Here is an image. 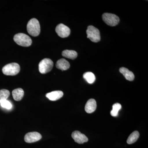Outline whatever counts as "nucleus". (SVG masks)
Segmentation results:
<instances>
[{
  "label": "nucleus",
  "mask_w": 148,
  "mask_h": 148,
  "mask_svg": "<svg viewBox=\"0 0 148 148\" xmlns=\"http://www.w3.org/2000/svg\"><path fill=\"white\" fill-rule=\"evenodd\" d=\"M27 30L29 34L33 36H37L40 34V27L36 18H33L29 20L27 25Z\"/></svg>",
  "instance_id": "nucleus-1"
},
{
  "label": "nucleus",
  "mask_w": 148,
  "mask_h": 148,
  "mask_svg": "<svg viewBox=\"0 0 148 148\" xmlns=\"http://www.w3.org/2000/svg\"><path fill=\"white\" fill-rule=\"evenodd\" d=\"M14 40L17 45L24 47L30 46L32 44L31 38L23 33L16 34L14 37Z\"/></svg>",
  "instance_id": "nucleus-2"
},
{
  "label": "nucleus",
  "mask_w": 148,
  "mask_h": 148,
  "mask_svg": "<svg viewBox=\"0 0 148 148\" xmlns=\"http://www.w3.org/2000/svg\"><path fill=\"white\" fill-rule=\"evenodd\" d=\"M20 66L15 63H11L3 67V73L6 75L14 76L17 75L20 71Z\"/></svg>",
  "instance_id": "nucleus-3"
},
{
  "label": "nucleus",
  "mask_w": 148,
  "mask_h": 148,
  "mask_svg": "<svg viewBox=\"0 0 148 148\" xmlns=\"http://www.w3.org/2000/svg\"><path fill=\"white\" fill-rule=\"evenodd\" d=\"M87 38L94 42H98L101 40L100 31L92 26H89L86 30Z\"/></svg>",
  "instance_id": "nucleus-4"
},
{
  "label": "nucleus",
  "mask_w": 148,
  "mask_h": 148,
  "mask_svg": "<svg viewBox=\"0 0 148 148\" xmlns=\"http://www.w3.org/2000/svg\"><path fill=\"white\" fill-rule=\"evenodd\" d=\"M53 66V62L51 59L44 58L39 64V70L41 73L46 74L51 71Z\"/></svg>",
  "instance_id": "nucleus-5"
},
{
  "label": "nucleus",
  "mask_w": 148,
  "mask_h": 148,
  "mask_svg": "<svg viewBox=\"0 0 148 148\" xmlns=\"http://www.w3.org/2000/svg\"><path fill=\"white\" fill-rule=\"evenodd\" d=\"M103 20L107 25L114 27L119 24L120 21L119 17L113 14L105 13L102 15Z\"/></svg>",
  "instance_id": "nucleus-6"
},
{
  "label": "nucleus",
  "mask_w": 148,
  "mask_h": 148,
  "mask_svg": "<svg viewBox=\"0 0 148 148\" xmlns=\"http://www.w3.org/2000/svg\"><path fill=\"white\" fill-rule=\"evenodd\" d=\"M56 32L59 37L62 38H67L71 34L70 28L63 24L57 25L56 28Z\"/></svg>",
  "instance_id": "nucleus-7"
},
{
  "label": "nucleus",
  "mask_w": 148,
  "mask_h": 148,
  "mask_svg": "<svg viewBox=\"0 0 148 148\" xmlns=\"http://www.w3.org/2000/svg\"><path fill=\"white\" fill-rule=\"evenodd\" d=\"M42 135L37 132H30L26 134L24 137V140L26 143H35L40 140Z\"/></svg>",
  "instance_id": "nucleus-8"
},
{
  "label": "nucleus",
  "mask_w": 148,
  "mask_h": 148,
  "mask_svg": "<svg viewBox=\"0 0 148 148\" xmlns=\"http://www.w3.org/2000/svg\"><path fill=\"white\" fill-rule=\"evenodd\" d=\"M72 137L76 143L79 144H83L88 141L87 137L79 131H75L73 132L72 134Z\"/></svg>",
  "instance_id": "nucleus-9"
},
{
  "label": "nucleus",
  "mask_w": 148,
  "mask_h": 148,
  "mask_svg": "<svg viewBox=\"0 0 148 148\" xmlns=\"http://www.w3.org/2000/svg\"><path fill=\"white\" fill-rule=\"evenodd\" d=\"M97 107L96 101L93 99H89L85 107L86 112L88 113H92L95 110Z\"/></svg>",
  "instance_id": "nucleus-10"
},
{
  "label": "nucleus",
  "mask_w": 148,
  "mask_h": 148,
  "mask_svg": "<svg viewBox=\"0 0 148 148\" xmlns=\"http://www.w3.org/2000/svg\"><path fill=\"white\" fill-rule=\"evenodd\" d=\"M64 93L62 91L56 90L47 93L46 96L51 101H56L63 97Z\"/></svg>",
  "instance_id": "nucleus-11"
},
{
  "label": "nucleus",
  "mask_w": 148,
  "mask_h": 148,
  "mask_svg": "<svg viewBox=\"0 0 148 148\" xmlns=\"http://www.w3.org/2000/svg\"><path fill=\"white\" fill-rule=\"evenodd\" d=\"M56 68L61 71H66L70 67V63L64 58H61L57 61L56 65Z\"/></svg>",
  "instance_id": "nucleus-12"
},
{
  "label": "nucleus",
  "mask_w": 148,
  "mask_h": 148,
  "mask_svg": "<svg viewBox=\"0 0 148 148\" xmlns=\"http://www.w3.org/2000/svg\"><path fill=\"white\" fill-rule=\"evenodd\" d=\"M119 71L123 75L125 78L129 81H132L135 78V76L132 72L124 67H122L119 69Z\"/></svg>",
  "instance_id": "nucleus-13"
},
{
  "label": "nucleus",
  "mask_w": 148,
  "mask_h": 148,
  "mask_svg": "<svg viewBox=\"0 0 148 148\" xmlns=\"http://www.w3.org/2000/svg\"><path fill=\"white\" fill-rule=\"evenodd\" d=\"M14 99L16 101H21L24 97V91L22 88H18L14 90L12 92Z\"/></svg>",
  "instance_id": "nucleus-14"
},
{
  "label": "nucleus",
  "mask_w": 148,
  "mask_h": 148,
  "mask_svg": "<svg viewBox=\"0 0 148 148\" xmlns=\"http://www.w3.org/2000/svg\"><path fill=\"white\" fill-rule=\"evenodd\" d=\"M62 55L64 57L74 60L77 56V53L75 51L65 50L62 52Z\"/></svg>",
  "instance_id": "nucleus-15"
},
{
  "label": "nucleus",
  "mask_w": 148,
  "mask_h": 148,
  "mask_svg": "<svg viewBox=\"0 0 148 148\" xmlns=\"http://www.w3.org/2000/svg\"><path fill=\"white\" fill-rule=\"evenodd\" d=\"M140 136L139 132L137 131H135L132 132L128 137L127 140V143L129 145L135 143L138 140Z\"/></svg>",
  "instance_id": "nucleus-16"
},
{
  "label": "nucleus",
  "mask_w": 148,
  "mask_h": 148,
  "mask_svg": "<svg viewBox=\"0 0 148 148\" xmlns=\"http://www.w3.org/2000/svg\"><path fill=\"white\" fill-rule=\"evenodd\" d=\"M83 77L88 83H93L95 81V77L94 74L91 72H88L85 73L83 75Z\"/></svg>",
  "instance_id": "nucleus-17"
},
{
  "label": "nucleus",
  "mask_w": 148,
  "mask_h": 148,
  "mask_svg": "<svg viewBox=\"0 0 148 148\" xmlns=\"http://www.w3.org/2000/svg\"><path fill=\"white\" fill-rule=\"evenodd\" d=\"M121 108V106L118 103L114 104L112 106V110L111 111L110 114L112 116L116 117L118 115L119 111Z\"/></svg>",
  "instance_id": "nucleus-18"
},
{
  "label": "nucleus",
  "mask_w": 148,
  "mask_h": 148,
  "mask_svg": "<svg viewBox=\"0 0 148 148\" xmlns=\"http://www.w3.org/2000/svg\"><path fill=\"white\" fill-rule=\"evenodd\" d=\"M10 95V92L8 90L3 89L0 90V102L4 100H7Z\"/></svg>",
  "instance_id": "nucleus-19"
},
{
  "label": "nucleus",
  "mask_w": 148,
  "mask_h": 148,
  "mask_svg": "<svg viewBox=\"0 0 148 148\" xmlns=\"http://www.w3.org/2000/svg\"><path fill=\"white\" fill-rule=\"evenodd\" d=\"M0 105L2 108L8 109V110H10L12 108V105L11 103L7 100L1 101L0 102Z\"/></svg>",
  "instance_id": "nucleus-20"
}]
</instances>
